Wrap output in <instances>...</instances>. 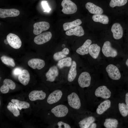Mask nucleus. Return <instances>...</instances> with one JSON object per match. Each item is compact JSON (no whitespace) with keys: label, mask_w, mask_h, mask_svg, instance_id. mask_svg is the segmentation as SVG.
Masks as SVG:
<instances>
[{"label":"nucleus","mask_w":128,"mask_h":128,"mask_svg":"<svg viewBox=\"0 0 128 128\" xmlns=\"http://www.w3.org/2000/svg\"><path fill=\"white\" fill-rule=\"evenodd\" d=\"M61 5L63 8L62 11L65 14H72L77 11V7L76 5L70 0H63Z\"/></svg>","instance_id":"nucleus-1"},{"label":"nucleus","mask_w":128,"mask_h":128,"mask_svg":"<svg viewBox=\"0 0 128 128\" xmlns=\"http://www.w3.org/2000/svg\"><path fill=\"white\" fill-rule=\"evenodd\" d=\"M102 50L103 55L106 57L114 58L118 55L117 50L112 47L110 42L108 41H107L104 43Z\"/></svg>","instance_id":"nucleus-2"},{"label":"nucleus","mask_w":128,"mask_h":128,"mask_svg":"<svg viewBox=\"0 0 128 128\" xmlns=\"http://www.w3.org/2000/svg\"><path fill=\"white\" fill-rule=\"evenodd\" d=\"M67 100L69 106L73 109L78 110L81 106V102L78 94L72 92L68 96Z\"/></svg>","instance_id":"nucleus-3"},{"label":"nucleus","mask_w":128,"mask_h":128,"mask_svg":"<svg viewBox=\"0 0 128 128\" xmlns=\"http://www.w3.org/2000/svg\"><path fill=\"white\" fill-rule=\"evenodd\" d=\"M51 112L55 117L62 118L67 115L69 112V109L66 106L60 104L57 105L52 108Z\"/></svg>","instance_id":"nucleus-4"},{"label":"nucleus","mask_w":128,"mask_h":128,"mask_svg":"<svg viewBox=\"0 0 128 128\" xmlns=\"http://www.w3.org/2000/svg\"><path fill=\"white\" fill-rule=\"evenodd\" d=\"M6 39L9 45L14 48L18 49L21 46L22 42L20 39L15 34L9 33L7 36Z\"/></svg>","instance_id":"nucleus-5"},{"label":"nucleus","mask_w":128,"mask_h":128,"mask_svg":"<svg viewBox=\"0 0 128 128\" xmlns=\"http://www.w3.org/2000/svg\"><path fill=\"white\" fill-rule=\"evenodd\" d=\"M106 70L109 77L112 79L117 80L120 78L121 75L119 69L114 65H108L106 68Z\"/></svg>","instance_id":"nucleus-6"},{"label":"nucleus","mask_w":128,"mask_h":128,"mask_svg":"<svg viewBox=\"0 0 128 128\" xmlns=\"http://www.w3.org/2000/svg\"><path fill=\"white\" fill-rule=\"evenodd\" d=\"M91 78L89 73L84 72L81 73L78 77V82L80 86L82 88L88 87L90 85Z\"/></svg>","instance_id":"nucleus-7"},{"label":"nucleus","mask_w":128,"mask_h":128,"mask_svg":"<svg viewBox=\"0 0 128 128\" xmlns=\"http://www.w3.org/2000/svg\"><path fill=\"white\" fill-rule=\"evenodd\" d=\"M50 26L49 23L46 22L41 21L36 23L33 25V33L35 35H39L42 31L48 29Z\"/></svg>","instance_id":"nucleus-8"},{"label":"nucleus","mask_w":128,"mask_h":128,"mask_svg":"<svg viewBox=\"0 0 128 128\" xmlns=\"http://www.w3.org/2000/svg\"><path fill=\"white\" fill-rule=\"evenodd\" d=\"M52 37L50 32H46L38 35L34 39V42L37 45H41L49 41Z\"/></svg>","instance_id":"nucleus-9"},{"label":"nucleus","mask_w":128,"mask_h":128,"mask_svg":"<svg viewBox=\"0 0 128 128\" xmlns=\"http://www.w3.org/2000/svg\"><path fill=\"white\" fill-rule=\"evenodd\" d=\"M63 95V92L60 90H55L48 96L47 101L48 103L52 104L58 102L61 98Z\"/></svg>","instance_id":"nucleus-10"},{"label":"nucleus","mask_w":128,"mask_h":128,"mask_svg":"<svg viewBox=\"0 0 128 128\" xmlns=\"http://www.w3.org/2000/svg\"><path fill=\"white\" fill-rule=\"evenodd\" d=\"M95 94L96 96L107 99L110 97L111 92L106 87L102 86L99 87L96 89Z\"/></svg>","instance_id":"nucleus-11"},{"label":"nucleus","mask_w":128,"mask_h":128,"mask_svg":"<svg viewBox=\"0 0 128 128\" xmlns=\"http://www.w3.org/2000/svg\"><path fill=\"white\" fill-rule=\"evenodd\" d=\"M3 84L0 88L1 92L3 94H6L8 92L9 89L14 90L16 88L15 83L12 80L8 79H4L3 82Z\"/></svg>","instance_id":"nucleus-12"},{"label":"nucleus","mask_w":128,"mask_h":128,"mask_svg":"<svg viewBox=\"0 0 128 128\" xmlns=\"http://www.w3.org/2000/svg\"><path fill=\"white\" fill-rule=\"evenodd\" d=\"M20 13L19 11L15 9H0V17L1 18L17 16Z\"/></svg>","instance_id":"nucleus-13"},{"label":"nucleus","mask_w":128,"mask_h":128,"mask_svg":"<svg viewBox=\"0 0 128 128\" xmlns=\"http://www.w3.org/2000/svg\"><path fill=\"white\" fill-rule=\"evenodd\" d=\"M111 31L113 33V36L115 39H119L122 38L123 34V31L120 24L115 23L112 25Z\"/></svg>","instance_id":"nucleus-14"},{"label":"nucleus","mask_w":128,"mask_h":128,"mask_svg":"<svg viewBox=\"0 0 128 128\" xmlns=\"http://www.w3.org/2000/svg\"><path fill=\"white\" fill-rule=\"evenodd\" d=\"M28 64L30 67L33 69H40L45 66L44 61L42 59L38 58H33L29 60Z\"/></svg>","instance_id":"nucleus-15"},{"label":"nucleus","mask_w":128,"mask_h":128,"mask_svg":"<svg viewBox=\"0 0 128 128\" xmlns=\"http://www.w3.org/2000/svg\"><path fill=\"white\" fill-rule=\"evenodd\" d=\"M46 95V93L42 90H33L29 93L28 96L31 101H34L43 100L45 98Z\"/></svg>","instance_id":"nucleus-16"},{"label":"nucleus","mask_w":128,"mask_h":128,"mask_svg":"<svg viewBox=\"0 0 128 128\" xmlns=\"http://www.w3.org/2000/svg\"><path fill=\"white\" fill-rule=\"evenodd\" d=\"M59 75V71L57 67L54 66L50 67L46 74V80L50 82L55 81Z\"/></svg>","instance_id":"nucleus-17"},{"label":"nucleus","mask_w":128,"mask_h":128,"mask_svg":"<svg viewBox=\"0 0 128 128\" xmlns=\"http://www.w3.org/2000/svg\"><path fill=\"white\" fill-rule=\"evenodd\" d=\"M85 7L89 12L92 14H101L103 12L102 8L91 2L86 3Z\"/></svg>","instance_id":"nucleus-18"},{"label":"nucleus","mask_w":128,"mask_h":128,"mask_svg":"<svg viewBox=\"0 0 128 128\" xmlns=\"http://www.w3.org/2000/svg\"><path fill=\"white\" fill-rule=\"evenodd\" d=\"M91 43V40H87L81 46L77 49L76 52L81 55L88 54L89 53V48Z\"/></svg>","instance_id":"nucleus-19"},{"label":"nucleus","mask_w":128,"mask_h":128,"mask_svg":"<svg viewBox=\"0 0 128 128\" xmlns=\"http://www.w3.org/2000/svg\"><path fill=\"white\" fill-rule=\"evenodd\" d=\"M18 79L23 85L24 86L27 85L30 80V75L28 71L25 69L22 70L21 73L18 75Z\"/></svg>","instance_id":"nucleus-20"},{"label":"nucleus","mask_w":128,"mask_h":128,"mask_svg":"<svg viewBox=\"0 0 128 128\" xmlns=\"http://www.w3.org/2000/svg\"><path fill=\"white\" fill-rule=\"evenodd\" d=\"M65 34L68 36L75 35L81 37L84 35V32L81 26H78L74 28L71 29L66 31Z\"/></svg>","instance_id":"nucleus-21"},{"label":"nucleus","mask_w":128,"mask_h":128,"mask_svg":"<svg viewBox=\"0 0 128 128\" xmlns=\"http://www.w3.org/2000/svg\"><path fill=\"white\" fill-rule=\"evenodd\" d=\"M76 62L74 61H73L68 75V80L69 82H71L73 81L76 76Z\"/></svg>","instance_id":"nucleus-22"},{"label":"nucleus","mask_w":128,"mask_h":128,"mask_svg":"<svg viewBox=\"0 0 128 128\" xmlns=\"http://www.w3.org/2000/svg\"><path fill=\"white\" fill-rule=\"evenodd\" d=\"M101 50V48L96 44H93L90 45L89 53L92 57L96 59L98 57Z\"/></svg>","instance_id":"nucleus-23"},{"label":"nucleus","mask_w":128,"mask_h":128,"mask_svg":"<svg viewBox=\"0 0 128 128\" xmlns=\"http://www.w3.org/2000/svg\"><path fill=\"white\" fill-rule=\"evenodd\" d=\"M95 120L94 117L90 116L80 121L78 123V124L80 127L81 128H90L91 124Z\"/></svg>","instance_id":"nucleus-24"},{"label":"nucleus","mask_w":128,"mask_h":128,"mask_svg":"<svg viewBox=\"0 0 128 128\" xmlns=\"http://www.w3.org/2000/svg\"><path fill=\"white\" fill-rule=\"evenodd\" d=\"M111 106V102L109 100H106L101 103L96 109V112L97 114H101L104 113Z\"/></svg>","instance_id":"nucleus-25"},{"label":"nucleus","mask_w":128,"mask_h":128,"mask_svg":"<svg viewBox=\"0 0 128 128\" xmlns=\"http://www.w3.org/2000/svg\"><path fill=\"white\" fill-rule=\"evenodd\" d=\"M92 18L94 21L104 24H108L109 22L108 17L104 14H95L92 16Z\"/></svg>","instance_id":"nucleus-26"},{"label":"nucleus","mask_w":128,"mask_h":128,"mask_svg":"<svg viewBox=\"0 0 128 128\" xmlns=\"http://www.w3.org/2000/svg\"><path fill=\"white\" fill-rule=\"evenodd\" d=\"M82 23V22L79 19H77L70 22L65 23L63 24V29L65 31L69 30L79 26Z\"/></svg>","instance_id":"nucleus-27"},{"label":"nucleus","mask_w":128,"mask_h":128,"mask_svg":"<svg viewBox=\"0 0 128 128\" xmlns=\"http://www.w3.org/2000/svg\"><path fill=\"white\" fill-rule=\"evenodd\" d=\"M72 59L68 57L59 61L57 65L59 69H61L64 67H69L71 65Z\"/></svg>","instance_id":"nucleus-28"},{"label":"nucleus","mask_w":128,"mask_h":128,"mask_svg":"<svg viewBox=\"0 0 128 128\" xmlns=\"http://www.w3.org/2000/svg\"><path fill=\"white\" fill-rule=\"evenodd\" d=\"M11 101L12 103L15 104L18 108L20 110L23 109L28 108L30 106L29 104L25 101H21L18 100L14 99H11Z\"/></svg>","instance_id":"nucleus-29"},{"label":"nucleus","mask_w":128,"mask_h":128,"mask_svg":"<svg viewBox=\"0 0 128 128\" xmlns=\"http://www.w3.org/2000/svg\"><path fill=\"white\" fill-rule=\"evenodd\" d=\"M118 124V120L116 119H107L104 123L105 127L107 128H117Z\"/></svg>","instance_id":"nucleus-30"},{"label":"nucleus","mask_w":128,"mask_h":128,"mask_svg":"<svg viewBox=\"0 0 128 128\" xmlns=\"http://www.w3.org/2000/svg\"><path fill=\"white\" fill-rule=\"evenodd\" d=\"M8 109L11 112L15 117L18 116L20 115V112L16 105L12 102H9L7 106Z\"/></svg>","instance_id":"nucleus-31"},{"label":"nucleus","mask_w":128,"mask_h":128,"mask_svg":"<svg viewBox=\"0 0 128 128\" xmlns=\"http://www.w3.org/2000/svg\"><path fill=\"white\" fill-rule=\"evenodd\" d=\"M0 59L2 62L6 65L12 67H14L15 66L14 60L12 58L3 55L1 57Z\"/></svg>","instance_id":"nucleus-32"},{"label":"nucleus","mask_w":128,"mask_h":128,"mask_svg":"<svg viewBox=\"0 0 128 128\" xmlns=\"http://www.w3.org/2000/svg\"><path fill=\"white\" fill-rule=\"evenodd\" d=\"M119 108L121 115L125 117L128 115V105L124 103H119Z\"/></svg>","instance_id":"nucleus-33"},{"label":"nucleus","mask_w":128,"mask_h":128,"mask_svg":"<svg viewBox=\"0 0 128 128\" xmlns=\"http://www.w3.org/2000/svg\"><path fill=\"white\" fill-rule=\"evenodd\" d=\"M127 1L128 0H111L109 5L112 8L116 6H121L126 4Z\"/></svg>","instance_id":"nucleus-34"},{"label":"nucleus","mask_w":128,"mask_h":128,"mask_svg":"<svg viewBox=\"0 0 128 128\" xmlns=\"http://www.w3.org/2000/svg\"><path fill=\"white\" fill-rule=\"evenodd\" d=\"M66 55H64L61 51L55 53L53 55V58L55 60L57 61L66 57Z\"/></svg>","instance_id":"nucleus-35"},{"label":"nucleus","mask_w":128,"mask_h":128,"mask_svg":"<svg viewBox=\"0 0 128 128\" xmlns=\"http://www.w3.org/2000/svg\"><path fill=\"white\" fill-rule=\"evenodd\" d=\"M58 128H70L71 127L68 124L62 121H59L57 123Z\"/></svg>","instance_id":"nucleus-36"},{"label":"nucleus","mask_w":128,"mask_h":128,"mask_svg":"<svg viewBox=\"0 0 128 128\" xmlns=\"http://www.w3.org/2000/svg\"><path fill=\"white\" fill-rule=\"evenodd\" d=\"M41 5L43 9L45 10L44 12H49L51 10V9L49 7L47 1H42Z\"/></svg>","instance_id":"nucleus-37"},{"label":"nucleus","mask_w":128,"mask_h":128,"mask_svg":"<svg viewBox=\"0 0 128 128\" xmlns=\"http://www.w3.org/2000/svg\"><path fill=\"white\" fill-rule=\"evenodd\" d=\"M22 71V70L20 68H16L14 69L13 73L15 75H18L21 73Z\"/></svg>","instance_id":"nucleus-38"},{"label":"nucleus","mask_w":128,"mask_h":128,"mask_svg":"<svg viewBox=\"0 0 128 128\" xmlns=\"http://www.w3.org/2000/svg\"><path fill=\"white\" fill-rule=\"evenodd\" d=\"M63 53L65 55H68L69 53V50L66 48H64L62 51Z\"/></svg>","instance_id":"nucleus-39"},{"label":"nucleus","mask_w":128,"mask_h":128,"mask_svg":"<svg viewBox=\"0 0 128 128\" xmlns=\"http://www.w3.org/2000/svg\"><path fill=\"white\" fill-rule=\"evenodd\" d=\"M125 102L126 104L128 105V92L125 95Z\"/></svg>","instance_id":"nucleus-40"},{"label":"nucleus","mask_w":128,"mask_h":128,"mask_svg":"<svg viewBox=\"0 0 128 128\" xmlns=\"http://www.w3.org/2000/svg\"><path fill=\"white\" fill-rule=\"evenodd\" d=\"M96 127V124L95 123H93L91 125L90 128H95Z\"/></svg>","instance_id":"nucleus-41"},{"label":"nucleus","mask_w":128,"mask_h":128,"mask_svg":"<svg viewBox=\"0 0 128 128\" xmlns=\"http://www.w3.org/2000/svg\"><path fill=\"white\" fill-rule=\"evenodd\" d=\"M4 43L6 44H8V41L7 39H5L4 41Z\"/></svg>","instance_id":"nucleus-42"},{"label":"nucleus","mask_w":128,"mask_h":128,"mask_svg":"<svg viewBox=\"0 0 128 128\" xmlns=\"http://www.w3.org/2000/svg\"><path fill=\"white\" fill-rule=\"evenodd\" d=\"M126 64L128 67V59H127L126 62Z\"/></svg>","instance_id":"nucleus-43"}]
</instances>
